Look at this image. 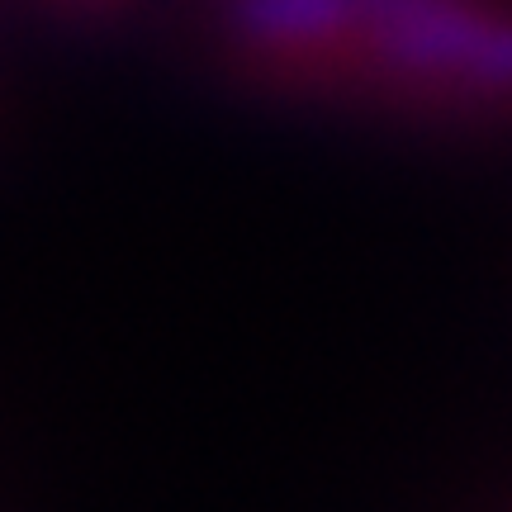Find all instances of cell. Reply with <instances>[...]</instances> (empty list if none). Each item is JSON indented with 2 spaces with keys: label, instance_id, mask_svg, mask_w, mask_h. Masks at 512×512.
I'll list each match as a JSON object with an SVG mask.
<instances>
[{
  "label": "cell",
  "instance_id": "obj_1",
  "mask_svg": "<svg viewBox=\"0 0 512 512\" xmlns=\"http://www.w3.org/2000/svg\"><path fill=\"white\" fill-rule=\"evenodd\" d=\"M233 15L242 38L280 53H313L342 34H370L351 48H375L394 72L512 86V24L465 0H233Z\"/></svg>",
  "mask_w": 512,
  "mask_h": 512
}]
</instances>
